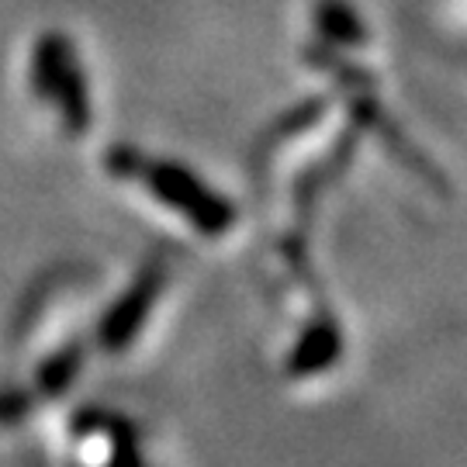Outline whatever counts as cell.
Here are the masks:
<instances>
[{
	"mask_svg": "<svg viewBox=\"0 0 467 467\" xmlns=\"http://www.w3.org/2000/svg\"><path fill=\"white\" fill-rule=\"evenodd\" d=\"M108 170L118 173V177H132V173H139L156 198L163 201V204H170L173 212H181L184 218H191L201 233L218 235L235 222L233 204L222 198L218 191L204 187V181L194 177L191 170H184L181 163H170V160L142 163L135 150H111V156H108Z\"/></svg>",
	"mask_w": 467,
	"mask_h": 467,
	"instance_id": "1",
	"label": "cell"
},
{
	"mask_svg": "<svg viewBox=\"0 0 467 467\" xmlns=\"http://www.w3.org/2000/svg\"><path fill=\"white\" fill-rule=\"evenodd\" d=\"M163 277H167V274H163V264H150V267L139 274V281L111 305V312L100 322V347H108L111 353H118L132 343L135 336H139V329H142L146 316H150L160 287H163Z\"/></svg>",
	"mask_w": 467,
	"mask_h": 467,
	"instance_id": "2",
	"label": "cell"
},
{
	"mask_svg": "<svg viewBox=\"0 0 467 467\" xmlns=\"http://www.w3.org/2000/svg\"><path fill=\"white\" fill-rule=\"evenodd\" d=\"M73 59H77V52H73L67 35L46 32L38 42H35L32 87L46 104H52V94H56V87H59V80H63V73H67V67L73 63Z\"/></svg>",
	"mask_w": 467,
	"mask_h": 467,
	"instance_id": "3",
	"label": "cell"
},
{
	"mask_svg": "<svg viewBox=\"0 0 467 467\" xmlns=\"http://www.w3.org/2000/svg\"><path fill=\"white\" fill-rule=\"evenodd\" d=\"M316 25H318V32H322V38L339 42V46H360V42L368 38L357 11H353L350 4H343V0H318Z\"/></svg>",
	"mask_w": 467,
	"mask_h": 467,
	"instance_id": "4",
	"label": "cell"
},
{
	"mask_svg": "<svg viewBox=\"0 0 467 467\" xmlns=\"http://www.w3.org/2000/svg\"><path fill=\"white\" fill-rule=\"evenodd\" d=\"M80 364H84V350H80V347H67L63 353L49 357V360L38 368V374H35L38 391H42V395H63L69 388V381L77 378Z\"/></svg>",
	"mask_w": 467,
	"mask_h": 467,
	"instance_id": "5",
	"label": "cell"
},
{
	"mask_svg": "<svg viewBox=\"0 0 467 467\" xmlns=\"http://www.w3.org/2000/svg\"><path fill=\"white\" fill-rule=\"evenodd\" d=\"M28 395L25 391H17V388H11V391H4L0 395V422L7 426V422H17V419L28 416Z\"/></svg>",
	"mask_w": 467,
	"mask_h": 467,
	"instance_id": "6",
	"label": "cell"
}]
</instances>
